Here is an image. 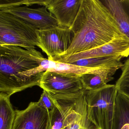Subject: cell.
I'll return each mask as SVG.
<instances>
[{"mask_svg":"<svg viewBox=\"0 0 129 129\" xmlns=\"http://www.w3.org/2000/svg\"><path fill=\"white\" fill-rule=\"evenodd\" d=\"M70 29L74 37L70 47L62 55L53 58L66 57L126 37L107 7L99 0H82Z\"/></svg>","mask_w":129,"mask_h":129,"instance_id":"1","label":"cell"},{"mask_svg":"<svg viewBox=\"0 0 129 129\" xmlns=\"http://www.w3.org/2000/svg\"><path fill=\"white\" fill-rule=\"evenodd\" d=\"M0 92L9 95L31 87L20 75L39 67L45 59L35 48L0 45Z\"/></svg>","mask_w":129,"mask_h":129,"instance_id":"2","label":"cell"},{"mask_svg":"<svg viewBox=\"0 0 129 129\" xmlns=\"http://www.w3.org/2000/svg\"><path fill=\"white\" fill-rule=\"evenodd\" d=\"M85 94L89 120L97 129H112L117 94L115 84H107L95 90L85 91Z\"/></svg>","mask_w":129,"mask_h":129,"instance_id":"3","label":"cell"},{"mask_svg":"<svg viewBox=\"0 0 129 129\" xmlns=\"http://www.w3.org/2000/svg\"><path fill=\"white\" fill-rule=\"evenodd\" d=\"M37 28L12 14L0 11V45L35 48Z\"/></svg>","mask_w":129,"mask_h":129,"instance_id":"4","label":"cell"},{"mask_svg":"<svg viewBox=\"0 0 129 129\" xmlns=\"http://www.w3.org/2000/svg\"><path fill=\"white\" fill-rule=\"evenodd\" d=\"M39 86L55 98L75 97L84 91L80 76L47 71L43 73Z\"/></svg>","mask_w":129,"mask_h":129,"instance_id":"5","label":"cell"},{"mask_svg":"<svg viewBox=\"0 0 129 129\" xmlns=\"http://www.w3.org/2000/svg\"><path fill=\"white\" fill-rule=\"evenodd\" d=\"M37 46L46 54L48 58L63 55L70 47L74 34L70 28L58 25L36 30Z\"/></svg>","mask_w":129,"mask_h":129,"instance_id":"6","label":"cell"},{"mask_svg":"<svg viewBox=\"0 0 129 129\" xmlns=\"http://www.w3.org/2000/svg\"><path fill=\"white\" fill-rule=\"evenodd\" d=\"M110 56L126 58L129 56V38L125 37L118 38L95 49L70 55L62 58H52L49 60L71 64L83 59Z\"/></svg>","mask_w":129,"mask_h":129,"instance_id":"7","label":"cell"},{"mask_svg":"<svg viewBox=\"0 0 129 129\" xmlns=\"http://www.w3.org/2000/svg\"><path fill=\"white\" fill-rule=\"evenodd\" d=\"M16 112L12 129H51L50 112L38 102H31L24 110Z\"/></svg>","mask_w":129,"mask_h":129,"instance_id":"8","label":"cell"},{"mask_svg":"<svg viewBox=\"0 0 129 129\" xmlns=\"http://www.w3.org/2000/svg\"><path fill=\"white\" fill-rule=\"evenodd\" d=\"M0 11L12 14L28 22L38 29H45L58 25L54 16L46 7L37 9L28 6L0 8Z\"/></svg>","mask_w":129,"mask_h":129,"instance_id":"9","label":"cell"},{"mask_svg":"<svg viewBox=\"0 0 129 129\" xmlns=\"http://www.w3.org/2000/svg\"><path fill=\"white\" fill-rule=\"evenodd\" d=\"M62 129H97L88 118L84 90L70 100Z\"/></svg>","mask_w":129,"mask_h":129,"instance_id":"10","label":"cell"},{"mask_svg":"<svg viewBox=\"0 0 129 129\" xmlns=\"http://www.w3.org/2000/svg\"><path fill=\"white\" fill-rule=\"evenodd\" d=\"M82 0H47L45 7L56 18L58 25L71 28Z\"/></svg>","mask_w":129,"mask_h":129,"instance_id":"11","label":"cell"},{"mask_svg":"<svg viewBox=\"0 0 129 129\" xmlns=\"http://www.w3.org/2000/svg\"><path fill=\"white\" fill-rule=\"evenodd\" d=\"M123 66L100 68L80 75L84 90L93 91L100 89L114 79L112 76Z\"/></svg>","mask_w":129,"mask_h":129,"instance_id":"12","label":"cell"},{"mask_svg":"<svg viewBox=\"0 0 129 129\" xmlns=\"http://www.w3.org/2000/svg\"><path fill=\"white\" fill-rule=\"evenodd\" d=\"M104 3L121 32L129 38V0H105Z\"/></svg>","mask_w":129,"mask_h":129,"instance_id":"13","label":"cell"},{"mask_svg":"<svg viewBox=\"0 0 129 129\" xmlns=\"http://www.w3.org/2000/svg\"><path fill=\"white\" fill-rule=\"evenodd\" d=\"M112 129H129V99L117 92Z\"/></svg>","mask_w":129,"mask_h":129,"instance_id":"14","label":"cell"},{"mask_svg":"<svg viewBox=\"0 0 129 129\" xmlns=\"http://www.w3.org/2000/svg\"><path fill=\"white\" fill-rule=\"evenodd\" d=\"M10 96L0 93V129H12L16 112L10 102Z\"/></svg>","mask_w":129,"mask_h":129,"instance_id":"15","label":"cell"},{"mask_svg":"<svg viewBox=\"0 0 129 129\" xmlns=\"http://www.w3.org/2000/svg\"><path fill=\"white\" fill-rule=\"evenodd\" d=\"M122 58L118 56L88 58L77 60L70 64L92 68L123 66L121 62V59Z\"/></svg>","mask_w":129,"mask_h":129,"instance_id":"16","label":"cell"},{"mask_svg":"<svg viewBox=\"0 0 129 129\" xmlns=\"http://www.w3.org/2000/svg\"><path fill=\"white\" fill-rule=\"evenodd\" d=\"M121 69V74L116 82L115 88L118 93L129 99V58Z\"/></svg>","mask_w":129,"mask_h":129,"instance_id":"17","label":"cell"},{"mask_svg":"<svg viewBox=\"0 0 129 129\" xmlns=\"http://www.w3.org/2000/svg\"><path fill=\"white\" fill-rule=\"evenodd\" d=\"M38 103L40 106L50 112L56 107L58 102L51 93L46 90H43L40 99Z\"/></svg>","mask_w":129,"mask_h":129,"instance_id":"18","label":"cell"}]
</instances>
